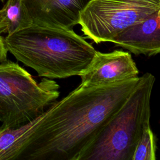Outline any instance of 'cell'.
I'll list each match as a JSON object with an SVG mask.
<instances>
[{
  "label": "cell",
  "instance_id": "1",
  "mask_svg": "<svg viewBox=\"0 0 160 160\" xmlns=\"http://www.w3.org/2000/svg\"><path fill=\"white\" fill-rule=\"evenodd\" d=\"M141 80L79 84L35 118L21 160H80Z\"/></svg>",
  "mask_w": 160,
  "mask_h": 160
},
{
  "label": "cell",
  "instance_id": "2",
  "mask_svg": "<svg viewBox=\"0 0 160 160\" xmlns=\"http://www.w3.org/2000/svg\"><path fill=\"white\" fill-rule=\"evenodd\" d=\"M4 41L8 51L39 77L51 79L80 76L96 50L73 29L32 24Z\"/></svg>",
  "mask_w": 160,
  "mask_h": 160
},
{
  "label": "cell",
  "instance_id": "3",
  "mask_svg": "<svg viewBox=\"0 0 160 160\" xmlns=\"http://www.w3.org/2000/svg\"><path fill=\"white\" fill-rule=\"evenodd\" d=\"M155 77L146 72L80 160H132L144 129L150 124Z\"/></svg>",
  "mask_w": 160,
  "mask_h": 160
},
{
  "label": "cell",
  "instance_id": "4",
  "mask_svg": "<svg viewBox=\"0 0 160 160\" xmlns=\"http://www.w3.org/2000/svg\"><path fill=\"white\" fill-rule=\"evenodd\" d=\"M59 89L51 79L38 82L17 62H0L1 128H16L34 119L56 101Z\"/></svg>",
  "mask_w": 160,
  "mask_h": 160
},
{
  "label": "cell",
  "instance_id": "5",
  "mask_svg": "<svg viewBox=\"0 0 160 160\" xmlns=\"http://www.w3.org/2000/svg\"><path fill=\"white\" fill-rule=\"evenodd\" d=\"M160 10V0H90L79 15L84 35L96 44L111 42L128 27Z\"/></svg>",
  "mask_w": 160,
  "mask_h": 160
},
{
  "label": "cell",
  "instance_id": "6",
  "mask_svg": "<svg viewBox=\"0 0 160 160\" xmlns=\"http://www.w3.org/2000/svg\"><path fill=\"white\" fill-rule=\"evenodd\" d=\"M138 74L136 64L129 52L96 51L91 63L79 76L80 84L84 86L106 85L137 78Z\"/></svg>",
  "mask_w": 160,
  "mask_h": 160
},
{
  "label": "cell",
  "instance_id": "7",
  "mask_svg": "<svg viewBox=\"0 0 160 160\" xmlns=\"http://www.w3.org/2000/svg\"><path fill=\"white\" fill-rule=\"evenodd\" d=\"M90 0H21L32 24L73 29Z\"/></svg>",
  "mask_w": 160,
  "mask_h": 160
},
{
  "label": "cell",
  "instance_id": "8",
  "mask_svg": "<svg viewBox=\"0 0 160 160\" xmlns=\"http://www.w3.org/2000/svg\"><path fill=\"white\" fill-rule=\"evenodd\" d=\"M111 42L136 55H157L160 52V10L128 27L113 38Z\"/></svg>",
  "mask_w": 160,
  "mask_h": 160
},
{
  "label": "cell",
  "instance_id": "9",
  "mask_svg": "<svg viewBox=\"0 0 160 160\" xmlns=\"http://www.w3.org/2000/svg\"><path fill=\"white\" fill-rule=\"evenodd\" d=\"M32 24L21 0H8L0 9V34L9 35Z\"/></svg>",
  "mask_w": 160,
  "mask_h": 160
},
{
  "label": "cell",
  "instance_id": "10",
  "mask_svg": "<svg viewBox=\"0 0 160 160\" xmlns=\"http://www.w3.org/2000/svg\"><path fill=\"white\" fill-rule=\"evenodd\" d=\"M156 151L157 138L149 124L143 130L132 160H156Z\"/></svg>",
  "mask_w": 160,
  "mask_h": 160
},
{
  "label": "cell",
  "instance_id": "11",
  "mask_svg": "<svg viewBox=\"0 0 160 160\" xmlns=\"http://www.w3.org/2000/svg\"><path fill=\"white\" fill-rule=\"evenodd\" d=\"M8 52L4 38L0 36V62L7 60Z\"/></svg>",
  "mask_w": 160,
  "mask_h": 160
},
{
  "label": "cell",
  "instance_id": "12",
  "mask_svg": "<svg viewBox=\"0 0 160 160\" xmlns=\"http://www.w3.org/2000/svg\"><path fill=\"white\" fill-rule=\"evenodd\" d=\"M0 129H1V126H0Z\"/></svg>",
  "mask_w": 160,
  "mask_h": 160
},
{
  "label": "cell",
  "instance_id": "13",
  "mask_svg": "<svg viewBox=\"0 0 160 160\" xmlns=\"http://www.w3.org/2000/svg\"><path fill=\"white\" fill-rule=\"evenodd\" d=\"M1 1H3V0H1Z\"/></svg>",
  "mask_w": 160,
  "mask_h": 160
}]
</instances>
